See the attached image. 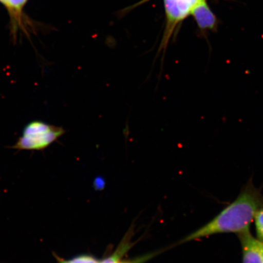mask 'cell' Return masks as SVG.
<instances>
[{"label": "cell", "mask_w": 263, "mask_h": 263, "mask_svg": "<svg viewBox=\"0 0 263 263\" xmlns=\"http://www.w3.org/2000/svg\"><path fill=\"white\" fill-rule=\"evenodd\" d=\"M200 0H163L166 13V26L159 52L166 51L170 39L180 23L190 15V12Z\"/></svg>", "instance_id": "cell-3"}, {"label": "cell", "mask_w": 263, "mask_h": 263, "mask_svg": "<svg viewBox=\"0 0 263 263\" xmlns=\"http://www.w3.org/2000/svg\"><path fill=\"white\" fill-rule=\"evenodd\" d=\"M0 2L3 3V4H5V3L6 2V0H0Z\"/></svg>", "instance_id": "cell-8"}, {"label": "cell", "mask_w": 263, "mask_h": 263, "mask_svg": "<svg viewBox=\"0 0 263 263\" xmlns=\"http://www.w3.org/2000/svg\"><path fill=\"white\" fill-rule=\"evenodd\" d=\"M200 31H215L218 26V20L210 9L206 0H200L192 9L190 12Z\"/></svg>", "instance_id": "cell-5"}, {"label": "cell", "mask_w": 263, "mask_h": 263, "mask_svg": "<svg viewBox=\"0 0 263 263\" xmlns=\"http://www.w3.org/2000/svg\"><path fill=\"white\" fill-rule=\"evenodd\" d=\"M28 0H6L5 6L8 8L12 14L19 19L21 11Z\"/></svg>", "instance_id": "cell-6"}, {"label": "cell", "mask_w": 263, "mask_h": 263, "mask_svg": "<svg viewBox=\"0 0 263 263\" xmlns=\"http://www.w3.org/2000/svg\"><path fill=\"white\" fill-rule=\"evenodd\" d=\"M263 207L261 190L252 179L243 186L239 195L206 224L183 240L189 242L223 233H240L250 230L256 213Z\"/></svg>", "instance_id": "cell-1"}, {"label": "cell", "mask_w": 263, "mask_h": 263, "mask_svg": "<svg viewBox=\"0 0 263 263\" xmlns=\"http://www.w3.org/2000/svg\"><path fill=\"white\" fill-rule=\"evenodd\" d=\"M261 255H262V261H263V248H262V249Z\"/></svg>", "instance_id": "cell-9"}, {"label": "cell", "mask_w": 263, "mask_h": 263, "mask_svg": "<svg viewBox=\"0 0 263 263\" xmlns=\"http://www.w3.org/2000/svg\"><path fill=\"white\" fill-rule=\"evenodd\" d=\"M254 222L256 238L263 242V207L256 213Z\"/></svg>", "instance_id": "cell-7"}, {"label": "cell", "mask_w": 263, "mask_h": 263, "mask_svg": "<svg viewBox=\"0 0 263 263\" xmlns=\"http://www.w3.org/2000/svg\"><path fill=\"white\" fill-rule=\"evenodd\" d=\"M118 263H132V262H121L120 261Z\"/></svg>", "instance_id": "cell-10"}, {"label": "cell", "mask_w": 263, "mask_h": 263, "mask_svg": "<svg viewBox=\"0 0 263 263\" xmlns=\"http://www.w3.org/2000/svg\"><path fill=\"white\" fill-rule=\"evenodd\" d=\"M63 127L34 121L24 127L21 137L12 148L18 150L42 151L57 141L65 133Z\"/></svg>", "instance_id": "cell-2"}, {"label": "cell", "mask_w": 263, "mask_h": 263, "mask_svg": "<svg viewBox=\"0 0 263 263\" xmlns=\"http://www.w3.org/2000/svg\"><path fill=\"white\" fill-rule=\"evenodd\" d=\"M242 250V263H263V242L252 235L251 230L237 235Z\"/></svg>", "instance_id": "cell-4"}]
</instances>
